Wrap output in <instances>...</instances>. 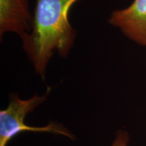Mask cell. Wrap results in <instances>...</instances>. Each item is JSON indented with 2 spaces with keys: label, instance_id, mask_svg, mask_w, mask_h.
<instances>
[{
  "label": "cell",
  "instance_id": "cell-4",
  "mask_svg": "<svg viewBox=\"0 0 146 146\" xmlns=\"http://www.w3.org/2000/svg\"><path fill=\"white\" fill-rule=\"evenodd\" d=\"M33 18L28 0H0V38L14 33L24 41L31 31Z\"/></svg>",
  "mask_w": 146,
  "mask_h": 146
},
{
  "label": "cell",
  "instance_id": "cell-5",
  "mask_svg": "<svg viewBox=\"0 0 146 146\" xmlns=\"http://www.w3.org/2000/svg\"><path fill=\"white\" fill-rule=\"evenodd\" d=\"M129 135L125 131L119 130L116 132V137L111 146H128Z\"/></svg>",
  "mask_w": 146,
  "mask_h": 146
},
{
  "label": "cell",
  "instance_id": "cell-2",
  "mask_svg": "<svg viewBox=\"0 0 146 146\" xmlns=\"http://www.w3.org/2000/svg\"><path fill=\"white\" fill-rule=\"evenodd\" d=\"M47 100V95L35 94L32 98L22 100L17 94H12L6 108L0 111V146H7L12 138L22 132L48 133L75 139L74 135L60 123H50L43 127H33L25 123L27 114Z\"/></svg>",
  "mask_w": 146,
  "mask_h": 146
},
{
  "label": "cell",
  "instance_id": "cell-3",
  "mask_svg": "<svg viewBox=\"0 0 146 146\" xmlns=\"http://www.w3.org/2000/svg\"><path fill=\"white\" fill-rule=\"evenodd\" d=\"M108 22L128 39L146 47V0H134L126 8L114 11Z\"/></svg>",
  "mask_w": 146,
  "mask_h": 146
},
{
  "label": "cell",
  "instance_id": "cell-1",
  "mask_svg": "<svg viewBox=\"0 0 146 146\" xmlns=\"http://www.w3.org/2000/svg\"><path fill=\"white\" fill-rule=\"evenodd\" d=\"M78 1L36 0L31 31L23 45L36 72L43 79L54 53L66 57L73 46L76 31L68 15Z\"/></svg>",
  "mask_w": 146,
  "mask_h": 146
}]
</instances>
